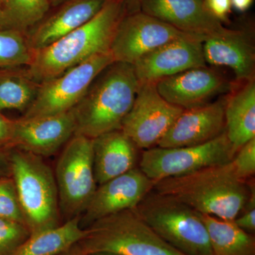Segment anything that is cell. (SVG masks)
Masks as SVG:
<instances>
[{
    "label": "cell",
    "mask_w": 255,
    "mask_h": 255,
    "mask_svg": "<svg viewBox=\"0 0 255 255\" xmlns=\"http://www.w3.org/2000/svg\"><path fill=\"white\" fill-rule=\"evenodd\" d=\"M226 132L237 152L255 137V78L236 81L226 94Z\"/></svg>",
    "instance_id": "44dd1931"
},
{
    "label": "cell",
    "mask_w": 255,
    "mask_h": 255,
    "mask_svg": "<svg viewBox=\"0 0 255 255\" xmlns=\"http://www.w3.org/2000/svg\"><path fill=\"white\" fill-rule=\"evenodd\" d=\"M183 110L164 100L155 84H141L121 130L137 148L147 150L157 145Z\"/></svg>",
    "instance_id": "8fae6325"
},
{
    "label": "cell",
    "mask_w": 255,
    "mask_h": 255,
    "mask_svg": "<svg viewBox=\"0 0 255 255\" xmlns=\"http://www.w3.org/2000/svg\"><path fill=\"white\" fill-rule=\"evenodd\" d=\"M1 3H2V0H0V9H1Z\"/></svg>",
    "instance_id": "f35d334b"
},
{
    "label": "cell",
    "mask_w": 255,
    "mask_h": 255,
    "mask_svg": "<svg viewBox=\"0 0 255 255\" xmlns=\"http://www.w3.org/2000/svg\"><path fill=\"white\" fill-rule=\"evenodd\" d=\"M61 255H85L81 251V250L79 248V247L77 246H74L73 248H70L69 251H67L66 253H63Z\"/></svg>",
    "instance_id": "836d02e7"
},
{
    "label": "cell",
    "mask_w": 255,
    "mask_h": 255,
    "mask_svg": "<svg viewBox=\"0 0 255 255\" xmlns=\"http://www.w3.org/2000/svg\"><path fill=\"white\" fill-rule=\"evenodd\" d=\"M7 168V165H6L5 159L3 157L2 155L0 153V179H2L3 174L6 172V169Z\"/></svg>",
    "instance_id": "e575fe53"
},
{
    "label": "cell",
    "mask_w": 255,
    "mask_h": 255,
    "mask_svg": "<svg viewBox=\"0 0 255 255\" xmlns=\"http://www.w3.org/2000/svg\"><path fill=\"white\" fill-rule=\"evenodd\" d=\"M50 1L51 4H59V3L62 2V1H67V0H50Z\"/></svg>",
    "instance_id": "8d00e7d4"
},
{
    "label": "cell",
    "mask_w": 255,
    "mask_h": 255,
    "mask_svg": "<svg viewBox=\"0 0 255 255\" xmlns=\"http://www.w3.org/2000/svg\"><path fill=\"white\" fill-rule=\"evenodd\" d=\"M50 0H2L0 24L7 29L26 32L41 22L50 6Z\"/></svg>",
    "instance_id": "cb8c5ba5"
},
{
    "label": "cell",
    "mask_w": 255,
    "mask_h": 255,
    "mask_svg": "<svg viewBox=\"0 0 255 255\" xmlns=\"http://www.w3.org/2000/svg\"><path fill=\"white\" fill-rule=\"evenodd\" d=\"M137 149L121 129L93 139L94 172L97 184L101 185L136 167Z\"/></svg>",
    "instance_id": "ffe728a7"
},
{
    "label": "cell",
    "mask_w": 255,
    "mask_h": 255,
    "mask_svg": "<svg viewBox=\"0 0 255 255\" xmlns=\"http://www.w3.org/2000/svg\"><path fill=\"white\" fill-rule=\"evenodd\" d=\"M154 184L140 168L135 167L101 184L85 210V222L92 224L111 215L135 209L152 190Z\"/></svg>",
    "instance_id": "9a60e30c"
},
{
    "label": "cell",
    "mask_w": 255,
    "mask_h": 255,
    "mask_svg": "<svg viewBox=\"0 0 255 255\" xmlns=\"http://www.w3.org/2000/svg\"><path fill=\"white\" fill-rule=\"evenodd\" d=\"M209 234L212 255H255V239L233 221L201 214Z\"/></svg>",
    "instance_id": "603a6c76"
},
{
    "label": "cell",
    "mask_w": 255,
    "mask_h": 255,
    "mask_svg": "<svg viewBox=\"0 0 255 255\" xmlns=\"http://www.w3.org/2000/svg\"><path fill=\"white\" fill-rule=\"evenodd\" d=\"M40 84L26 76L25 72L19 75L0 80V111H26L34 99Z\"/></svg>",
    "instance_id": "d4e9b609"
},
{
    "label": "cell",
    "mask_w": 255,
    "mask_h": 255,
    "mask_svg": "<svg viewBox=\"0 0 255 255\" xmlns=\"http://www.w3.org/2000/svg\"><path fill=\"white\" fill-rule=\"evenodd\" d=\"M202 48L206 64L231 68L236 81L255 78V45L244 30L228 28L223 34L208 37Z\"/></svg>",
    "instance_id": "ac0fdd59"
},
{
    "label": "cell",
    "mask_w": 255,
    "mask_h": 255,
    "mask_svg": "<svg viewBox=\"0 0 255 255\" xmlns=\"http://www.w3.org/2000/svg\"><path fill=\"white\" fill-rule=\"evenodd\" d=\"M226 95L214 102L184 110L157 146L165 148L201 145L226 130Z\"/></svg>",
    "instance_id": "5bb4252c"
},
{
    "label": "cell",
    "mask_w": 255,
    "mask_h": 255,
    "mask_svg": "<svg viewBox=\"0 0 255 255\" xmlns=\"http://www.w3.org/2000/svg\"><path fill=\"white\" fill-rule=\"evenodd\" d=\"M9 162L18 201L31 235L59 226L58 188L50 167L40 156L22 150L13 152Z\"/></svg>",
    "instance_id": "5b68a950"
},
{
    "label": "cell",
    "mask_w": 255,
    "mask_h": 255,
    "mask_svg": "<svg viewBox=\"0 0 255 255\" xmlns=\"http://www.w3.org/2000/svg\"><path fill=\"white\" fill-rule=\"evenodd\" d=\"M113 63L110 51L101 53L56 78L42 82L22 118L48 117L73 110L95 79Z\"/></svg>",
    "instance_id": "ba28073f"
},
{
    "label": "cell",
    "mask_w": 255,
    "mask_h": 255,
    "mask_svg": "<svg viewBox=\"0 0 255 255\" xmlns=\"http://www.w3.org/2000/svg\"><path fill=\"white\" fill-rule=\"evenodd\" d=\"M238 177L232 162L157 181L152 190L180 201L199 214L234 221L252 191Z\"/></svg>",
    "instance_id": "7a4b0ae2"
},
{
    "label": "cell",
    "mask_w": 255,
    "mask_h": 255,
    "mask_svg": "<svg viewBox=\"0 0 255 255\" xmlns=\"http://www.w3.org/2000/svg\"><path fill=\"white\" fill-rule=\"evenodd\" d=\"M86 234L80 217L75 216L63 225L31 234L11 255H61Z\"/></svg>",
    "instance_id": "7402d4cb"
},
{
    "label": "cell",
    "mask_w": 255,
    "mask_h": 255,
    "mask_svg": "<svg viewBox=\"0 0 255 255\" xmlns=\"http://www.w3.org/2000/svg\"><path fill=\"white\" fill-rule=\"evenodd\" d=\"M233 83V80L206 65L159 80L155 86L164 100L188 110L209 103L217 96L226 95Z\"/></svg>",
    "instance_id": "7c38bea8"
},
{
    "label": "cell",
    "mask_w": 255,
    "mask_h": 255,
    "mask_svg": "<svg viewBox=\"0 0 255 255\" xmlns=\"http://www.w3.org/2000/svg\"><path fill=\"white\" fill-rule=\"evenodd\" d=\"M151 229L184 255H212L201 214L169 196L149 192L135 208Z\"/></svg>",
    "instance_id": "8992f818"
},
{
    "label": "cell",
    "mask_w": 255,
    "mask_h": 255,
    "mask_svg": "<svg viewBox=\"0 0 255 255\" xmlns=\"http://www.w3.org/2000/svg\"><path fill=\"white\" fill-rule=\"evenodd\" d=\"M107 0H67L58 11L44 21L27 36L33 50L41 49L58 41L88 22L98 14Z\"/></svg>",
    "instance_id": "d6986e66"
},
{
    "label": "cell",
    "mask_w": 255,
    "mask_h": 255,
    "mask_svg": "<svg viewBox=\"0 0 255 255\" xmlns=\"http://www.w3.org/2000/svg\"><path fill=\"white\" fill-rule=\"evenodd\" d=\"M128 3L130 4H135L139 6V1L140 0H127Z\"/></svg>",
    "instance_id": "d590c367"
},
{
    "label": "cell",
    "mask_w": 255,
    "mask_h": 255,
    "mask_svg": "<svg viewBox=\"0 0 255 255\" xmlns=\"http://www.w3.org/2000/svg\"><path fill=\"white\" fill-rule=\"evenodd\" d=\"M232 6L238 11H246L250 9L254 0H231Z\"/></svg>",
    "instance_id": "d6a6232c"
},
{
    "label": "cell",
    "mask_w": 255,
    "mask_h": 255,
    "mask_svg": "<svg viewBox=\"0 0 255 255\" xmlns=\"http://www.w3.org/2000/svg\"><path fill=\"white\" fill-rule=\"evenodd\" d=\"M55 181L62 211L74 217L85 211L97 188L93 139L80 135L70 138L57 163Z\"/></svg>",
    "instance_id": "9c48e42d"
},
{
    "label": "cell",
    "mask_w": 255,
    "mask_h": 255,
    "mask_svg": "<svg viewBox=\"0 0 255 255\" xmlns=\"http://www.w3.org/2000/svg\"><path fill=\"white\" fill-rule=\"evenodd\" d=\"M139 9L179 31L204 38L228 29L210 14L204 0H140Z\"/></svg>",
    "instance_id": "e0dca14e"
},
{
    "label": "cell",
    "mask_w": 255,
    "mask_h": 255,
    "mask_svg": "<svg viewBox=\"0 0 255 255\" xmlns=\"http://www.w3.org/2000/svg\"><path fill=\"white\" fill-rule=\"evenodd\" d=\"M0 219L26 225L14 181L7 178L0 179Z\"/></svg>",
    "instance_id": "83f0119b"
},
{
    "label": "cell",
    "mask_w": 255,
    "mask_h": 255,
    "mask_svg": "<svg viewBox=\"0 0 255 255\" xmlns=\"http://www.w3.org/2000/svg\"><path fill=\"white\" fill-rule=\"evenodd\" d=\"M24 32L6 29L0 31V67H27L33 50Z\"/></svg>",
    "instance_id": "484cf974"
},
{
    "label": "cell",
    "mask_w": 255,
    "mask_h": 255,
    "mask_svg": "<svg viewBox=\"0 0 255 255\" xmlns=\"http://www.w3.org/2000/svg\"><path fill=\"white\" fill-rule=\"evenodd\" d=\"M204 2L210 14L216 19L221 23L228 21L232 9L231 0H204Z\"/></svg>",
    "instance_id": "4dcf8cb0"
},
{
    "label": "cell",
    "mask_w": 255,
    "mask_h": 255,
    "mask_svg": "<svg viewBox=\"0 0 255 255\" xmlns=\"http://www.w3.org/2000/svg\"><path fill=\"white\" fill-rule=\"evenodd\" d=\"M255 189L252 191L249 199L242 210L241 214L234 220V223L243 231L251 233L255 231Z\"/></svg>",
    "instance_id": "f546056e"
},
{
    "label": "cell",
    "mask_w": 255,
    "mask_h": 255,
    "mask_svg": "<svg viewBox=\"0 0 255 255\" xmlns=\"http://www.w3.org/2000/svg\"><path fill=\"white\" fill-rule=\"evenodd\" d=\"M140 86L131 64L114 62L107 67L73 109L75 135L95 139L120 130Z\"/></svg>",
    "instance_id": "3957f363"
},
{
    "label": "cell",
    "mask_w": 255,
    "mask_h": 255,
    "mask_svg": "<svg viewBox=\"0 0 255 255\" xmlns=\"http://www.w3.org/2000/svg\"><path fill=\"white\" fill-rule=\"evenodd\" d=\"M128 4L127 0H107L88 22L50 46L33 50L24 70L26 76L41 84L96 55L110 51L119 23L127 14Z\"/></svg>",
    "instance_id": "6da1fadb"
},
{
    "label": "cell",
    "mask_w": 255,
    "mask_h": 255,
    "mask_svg": "<svg viewBox=\"0 0 255 255\" xmlns=\"http://www.w3.org/2000/svg\"><path fill=\"white\" fill-rule=\"evenodd\" d=\"M204 38L179 31L140 9L127 14L119 23L111 45L114 62L133 65L144 55L169 42L185 38Z\"/></svg>",
    "instance_id": "30bf717a"
},
{
    "label": "cell",
    "mask_w": 255,
    "mask_h": 255,
    "mask_svg": "<svg viewBox=\"0 0 255 255\" xmlns=\"http://www.w3.org/2000/svg\"><path fill=\"white\" fill-rule=\"evenodd\" d=\"M238 177L243 181L255 173V137L245 144L231 161Z\"/></svg>",
    "instance_id": "f1b7e54d"
},
{
    "label": "cell",
    "mask_w": 255,
    "mask_h": 255,
    "mask_svg": "<svg viewBox=\"0 0 255 255\" xmlns=\"http://www.w3.org/2000/svg\"><path fill=\"white\" fill-rule=\"evenodd\" d=\"M204 38H181L147 53L133 64L141 84H156L189 69L206 65L203 54Z\"/></svg>",
    "instance_id": "4fadbf2b"
},
{
    "label": "cell",
    "mask_w": 255,
    "mask_h": 255,
    "mask_svg": "<svg viewBox=\"0 0 255 255\" xmlns=\"http://www.w3.org/2000/svg\"><path fill=\"white\" fill-rule=\"evenodd\" d=\"M77 243L82 253L118 255H184L157 236L136 209L121 211L97 220Z\"/></svg>",
    "instance_id": "277c9868"
},
{
    "label": "cell",
    "mask_w": 255,
    "mask_h": 255,
    "mask_svg": "<svg viewBox=\"0 0 255 255\" xmlns=\"http://www.w3.org/2000/svg\"><path fill=\"white\" fill-rule=\"evenodd\" d=\"M31 236L23 223L0 219V255H11Z\"/></svg>",
    "instance_id": "4316f807"
},
{
    "label": "cell",
    "mask_w": 255,
    "mask_h": 255,
    "mask_svg": "<svg viewBox=\"0 0 255 255\" xmlns=\"http://www.w3.org/2000/svg\"><path fill=\"white\" fill-rule=\"evenodd\" d=\"M90 255H118L115 254H112V253H95V254H92Z\"/></svg>",
    "instance_id": "74e56055"
},
{
    "label": "cell",
    "mask_w": 255,
    "mask_h": 255,
    "mask_svg": "<svg viewBox=\"0 0 255 255\" xmlns=\"http://www.w3.org/2000/svg\"><path fill=\"white\" fill-rule=\"evenodd\" d=\"M14 122L0 114V142H11Z\"/></svg>",
    "instance_id": "1f68e13d"
},
{
    "label": "cell",
    "mask_w": 255,
    "mask_h": 255,
    "mask_svg": "<svg viewBox=\"0 0 255 255\" xmlns=\"http://www.w3.org/2000/svg\"><path fill=\"white\" fill-rule=\"evenodd\" d=\"M236 154L225 130L214 140L201 145L174 148L155 146L145 150L140 157L139 168L155 182L228 163Z\"/></svg>",
    "instance_id": "52a82bcc"
},
{
    "label": "cell",
    "mask_w": 255,
    "mask_h": 255,
    "mask_svg": "<svg viewBox=\"0 0 255 255\" xmlns=\"http://www.w3.org/2000/svg\"><path fill=\"white\" fill-rule=\"evenodd\" d=\"M75 130L73 110L48 117L21 118L14 122L10 142L40 157L49 156L67 143Z\"/></svg>",
    "instance_id": "2e32d148"
}]
</instances>
